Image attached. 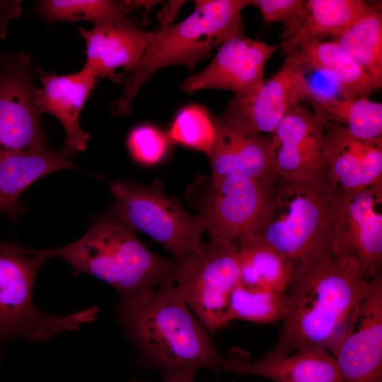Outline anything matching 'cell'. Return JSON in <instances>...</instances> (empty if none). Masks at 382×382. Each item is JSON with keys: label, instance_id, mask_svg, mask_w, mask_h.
<instances>
[{"label": "cell", "instance_id": "obj_3", "mask_svg": "<svg viewBox=\"0 0 382 382\" xmlns=\"http://www.w3.org/2000/svg\"><path fill=\"white\" fill-rule=\"evenodd\" d=\"M43 251L47 259H62L76 272L108 283L121 298L172 282L177 266L173 258L150 251L112 212L94 217L76 241Z\"/></svg>", "mask_w": 382, "mask_h": 382}, {"label": "cell", "instance_id": "obj_18", "mask_svg": "<svg viewBox=\"0 0 382 382\" xmlns=\"http://www.w3.org/2000/svg\"><path fill=\"white\" fill-rule=\"evenodd\" d=\"M86 44V61L83 66L95 78L122 80L116 69L122 67L130 73L139 64L156 31H144L137 26L95 25L87 30L79 28Z\"/></svg>", "mask_w": 382, "mask_h": 382}, {"label": "cell", "instance_id": "obj_5", "mask_svg": "<svg viewBox=\"0 0 382 382\" xmlns=\"http://www.w3.org/2000/svg\"><path fill=\"white\" fill-rule=\"evenodd\" d=\"M194 11L183 21L162 27L125 81L122 96L110 105L116 116L128 115L141 86L157 71L183 65L189 71L209 56L213 48L245 35L242 10L250 0H197Z\"/></svg>", "mask_w": 382, "mask_h": 382}, {"label": "cell", "instance_id": "obj_31", "mask_svg": "<svg viewBox=\"0 0 382 382\" xmlns=\"http://www.w3.org/2000/svg\"><path fill=\"white\" fill-rule=\"evenodd\" d=\"M264 20L269 23H282L285 25L282 37L294 35L303 23L305 9L302 0H252Z\"/></svg>", "mask_w": 382, "mask_h": 382}, {"label": "cell", "instance_id": "obj_21", "mask_svg": "<svg viewBox=\"0 0 382 382\" xmlns=\"http://www.w3.org/2000/svg\"><path fill=\"white\" fill-rule=\"evenodd\" d=\"M71 152L47 147L11 154L0 161V212L14 219L25 212L20 202L21 194L43 176L74 168Z\"/></svg>", "mask_w": 382, "mask_h": 382}, {"label": "cell", "instance_id": "obj_23", "mask_svg": "<svg viewBox=\"0 0 382 382\" xmlns=\"http://www.w3.org/2000/svg\"><path fill=\"white\" fill-rule=\"evenodd\" d=\"M239 284L253 290L285 292L294 273L291 263L270 245L250 238L238 243Z\"/></svg>", "mask_w": 382, "mask_h": 382}, {"label": "cell", "instance_id": "obj_20", "mask_svg": "<svg viewBox=\"0 0 382 382\" xmlns=\"http://www.w3.org/2000/svg\"><path fill=\"white\" fill-rule=\"evenodd\" d=\"M223 371L274 382H345L335 359L323 347L304 348L278 357L263 356L255 361L229 357L224 358Z\"/></svg>", "mask_w": 382, "mask_h": 382}, {"label": "cell", "instance_id": "obj_2", "mask_svg": "<svg viewBox=\"0 0 382 382\" xmlns=\"http://www.w3.org/2000/svg\"><path fill=\"white\" fill-rule=\"evenodd\" d=\"M117 311L141 361L163 377L223 372L224 357L172 282L120 298Z\"/></svg>", "mask_w": 382, "mask_h": 382}, {"label": "cell", "instance_id": "obj_34", "mask_svg": "<svg viewBox=\"0 0 382 382\" xmlns=\"http://www.w3.org/2000/svg\"><path fill=\"white\" fill-rule=\"evenodd\" d=\"M127 382H153L150 381H140L137 379H132ZM160 382H197L194 379V375H178L173 376L163 377V380ZM233 382V381H231Z\"/></svg>", "mask_w": 382, "mask_h": 382}, {"label": "cell", "instance_id": "obj_15", "mask_svg": "<svg viewBox=\"0 0 382 382\" xmlns=\"http://www.w3.org/2000/svg\"><path fill=\"white\" fill-rule=\"evenodd\" d=\"M332 355L345 382H382L381 272L371 279L354 323Z\"/></svg>", "mask_w": 382, "mask_h": 382}, {"label": "cell", "instance_id": "obj_13", "mask_svg": "<svg viewBox=\"0 0 382 382\" xmlns=\"http://www.w3.org/2000/svg\"><path fill=\"white\" fill-rule=\"evenodd\" d=\"M325 122L307 103L291 109L272 134L277 178H325L328 144Z\"/></svg>", "mask_w": 382, "mask_h": 382}, {"label": "cell", "instance_id": "obj_29", "mask_svg": "<svg viewBox=\"0 0 382 382\" xmlns=\"http://www.w3.org/2000/svg\"><path fill=\"white\" fill-rule=\"evenodd\" d=\"M215 134L212 116L203 107L191 105L184 108L177 115L168 137L208 156L214 146Z\"/></svg>", "mask_w": 382, "mask_h": 382}, {"label": "cell", "instance_id": "obj_1", "mask_svg": "<svg viewBox=\"0 0 382 382\" xmlns=\"http://www.w3.org/2000/svg\"><path fill=\"white\" fill-rule=\"evenodd\" d=\"M371 288L352 256L331 249L308 267L294 272L279 335L264 356H286L323 347L331 354L354 323Z\"/></svg>", "mask_w": 382, "mask_h": 382}, {"label": "cell", "instance_id": "obj_6", "mask_svg": "<svg viewBox=\"0 0 382 382\" xmlns=\"http://www.w3.org/2000/svg\"><path fill=\"white\" fill-rule=\"evenodd\" d=\"M47 260L43 250L0 242V361L4 347L15 339L42 342L77 330L97 318L96 306L65 316L49 315L35 307V282Z\"/></svg>", "mask_w": 382, "mask_h": 382}, {"label": "cell", "instance_id": "obj_4", "mask_svg": "<svg viewBox=\"0 0 382 382\" xmlns=\"http://www.w3.org/2000/svg\"><path fill=\"white\" fill-rule=\"evenodd\" d=\"M332 196L324 178H277L265 209L244 238L270 245L294 271L305 269L333 248Z\"/></svg>", "mask_w": 382, "mask_h": 382}, {"label": "cell", "instance_id": "obj_26", "mask_svg": "<svg viewBox=\"0 0 382 382\" xmlns=\"http://www.w3.org/2000/svg\"><path fill=\"white\" fill-rule=\"evenodd\" d=\"M37 10L47 23L89 21L95 25L136 26L114 1L43 0L38 2Z\"/></svg>", "mask_w": 382, "mask_h": 382}, {"label": "cell", "instance_id": "obj_7", "mask_svg": "<svg viewBox=\"0 0 382 382\" xmlns=\"http://www.w3.org/2000/svg\"><path fill=\"white\" fill-rule=\"evenodd\" d=\"M115 197L112 213L135 233L143 232L169 251L177 264L184 262L202 245L204 224L167 195L160 179L150 185L128 180L110 183Z\"/></svg>", "mask_w": 382, "mask_h": 382}, {"label": "cell", "instance_id": "obj_10", "mask_svg": "<svg viewBox=\"0 0 382 382\" xmlns=\"http://www.w3.org/2000/svg\"><path fill=\"white\" fill-rule=\"evenodd\" d=\"M329 217L332 248L354 257L369 280L381 272L382 183L352 192L332 191Z\"/></svg>", "mask_w": 382, "mask_h": 382}, {"label": "cell", "instance_id": "obj_25", "mask_svg": "<svg viewBox=\"0 0 382 382\" xmlns=\"http://www.w3.org/2000/svg\"><path fill=\"white\" fill-rule=\"evenodd\" d=\"M372 6L361 0L304 1L303 23L300 29L291 36L303 35L318 40H323L328 37L334 40Z\"/></svg>", "mask_w": 382, "mask_h": 382}, {"label": "cell", "instance_id": "obj_32", "mask_svg": "<svg viewBox=\"0 0 382 382\" xmlns=\"http://www.w3.org/2000/svg\"><path fill=\"white\" fill-rule=\"evenodd\" d=\"M21 1H0V41L6 36L8 23L22 13Z\"/></svg>", "mask_w": 382, "mask_h": 382}, {"label": "cell", "instance_id": "obj_19", "mask_svg": "<svg viewBox=\"0 0 382 382\" xmlns=\"http://www.w3.org/2000/svg\"><path fill=\"white\" fill-rule=\"evenodd\" d=\"M42 88H37L36 103L40 114L56 117L66 134L64 146L71 152L86 149L89 134L79 125L82 108L94 88L96 78L86 69L58 76L39 70Z\"/></svg>", "mask_w": 382, "mask_h": 382}, {"label": "cell", "instance_id": "obj_14", "mask_svg": "<svg viewBox=\"0 0 382 382\" xmlns=\"http://www.w3.org/2000/svg\"><path fill=\"white\" fill-rule=\"evenodd\" d=\"M274 46L245 35L222 44L211 62L187 78L182 89L193 93L203 89H224L244 98L254 96L265 82V67Z\"/></svg>", "mask_w": 382, "mask_h": 382}, {"label": "cell", "instance_id": "obj_30", "mask_svg": "<svg viewBox=\"0 0 382 382\" xmlns=\"http://www.w3.org/2000/svg\"><path fill=\"white\" fill-rule=\"evenodd\" d=\"M128 147L135 160L145 165H153L166 155L168 137L153 126L141 125L130 133Z\"/></svg>", "mask_w": 382, "mask_h": 382}, {"label": "cell", "instance_id": "obj_8", "mask_svg": "<svg viewBox=\"0 0 382 382\" xmlns=\"http://www.w3.org/2000/svg\"><path fill=\"white\" fill-rule=\"evenodd\" d=\"M240 282L238 245L210 239L183 263L172 284L199 321L210 332L225 328L231 294Z\"/></svg>", "mask_w": 382, "mask_h": 382}, {"label": "cell", "instance_id": "obj_9", "mask_svg": "<svg viewBox=\"0 0 382 382\" xmlns=\"http://www.w3.org/2000/svg\"><path fill=\"white\" fill-rule=\"evenodd\" d=\"M274 188V183L202 175L186 197L203 219L211 239L237 243L255 224Z\"/></svg>", "mask_w": 382, "mask_h": 382}, {"label": "cell", "instance_id": "obj_12", "mask_svg": "<svg viewBox=\"0 0 382 382\" xmlns=\"http://www.w3.org/2000/svg\"><path fill=\"white\" fill-rule=\"evenodd\" d=\"M308 98L303 77L284 60L279 69L265 81L257 94L250 98L235 95L221 117L235 128L272 134L286 115L296 105L307 103Z\"/></svg>", "mask_w": 382, "mask_h": 382}, {"label": "cell", "instance_id": "obj_22", "mask_svg": "<svg viewBox=\"0 0 382 382\" xmlns=\"http://www.w3.org/2000/svg\"><path fill=\"white\" fill-rule=\"evenodd\" d=\"M282 48L286 57L328 71L356 98H369L375 91L363 69L335 40L296 35L284 38Z\"/></svg>", "mask_w": 382, "mask_h": 382}, {"label": "cell", "instance_id": "obj_17", "mask_svg": "<svg viewBox=\"0 0 382 382\" xmlns=\"http://www.w3.org/2000/svg\"><path fill=\"white\" fill-rule=\"evenodd\" d=\"M325 180L332 191L352 192L382 183V138L354 137L341 124L325 122Z\"/></svg>", "mask_w": 382, "mask_h": 382}, {"label": "cell", "instance_id": "obj_28", "mask_svg": "<svg viewBox=\"0 0 382 382\" xmlns=\"http://www.w3.org/2000/svg\"><path fill=\"white\" fill-rule=\"evenodd\" d=\"M287 308L285 292L257 291L238 284L229 298L227 319L271 324L282 321Z\"/></svg>", "mask_w": 382, "mask_h": 382}, {"label": "cell", "instance_id": "obj_27", "mask_svg": "<svg viewBox=\"0 0 382 382\" xmlns=\"http://www.w3.org/2000/svg\"><path fill=\"white\" fill-rule=\"evenodd\" d=\"M313 113L325 121L342 125L354 137L382 138V104L369 98L342 100Z\"/></svg>", "mask_w": 382, "mask_h": 382}, {"label": "cell", "instance_id": "obj_24", "mask_svg": "<svg viewBox=\"0 0 382 382\" xmlns=\"http://www.w3.org/2000/svg\"><path fill=\"white\" fill-rule=\"evenodd\" d=\"M363 69L375 90L382 86V13L376 4L334 40Z\"/></svg>", "mask_w": 382, "mask_h": 382}, {"label": "cell", "instance_id": "obj_11", "mask_svg": "<svg viewBox=\"0 0 382 382\" xmlns=\"http://www.w3.org/2000/svg\"><path fill=\"white\" fill-rule=\"evenodd\" d=\"M0 161L47 147L40 125L30 54L0 53Z\"/></svg>", "mask_w": 382, "mask_h": 382}, {"label": "cell", "instance_id": "obj_33", "mask_svg": "<svg viewBox=\"0 0 382 382\" xmlns=\"http://www.w3.org/2000/svg\"><path fill=\"white\" fill-rule=\"evenodd\" d=\"M185 1H169L164 8L158 13L161 28L170 25V23L177 16L180 6Z\"/></svg>", "mask_w": 382, "mask_h": 382}, {"label": "cell", "instance_id": "obj_16", "mask_svg": "<svg viewBox=\"0 0 382 382\" xmlns=\"http://www.w3.org/2000/svg\"><path fill=\"white\" fill-rule=\"evenodd\" d=\"M216 129L214 146L207 156L212 176L238 177L273 183L275 141L273 134L235 128L221 116H212Z\"/></svg>", "mask_w": 382, "mask_h": 382}]
</instances>
